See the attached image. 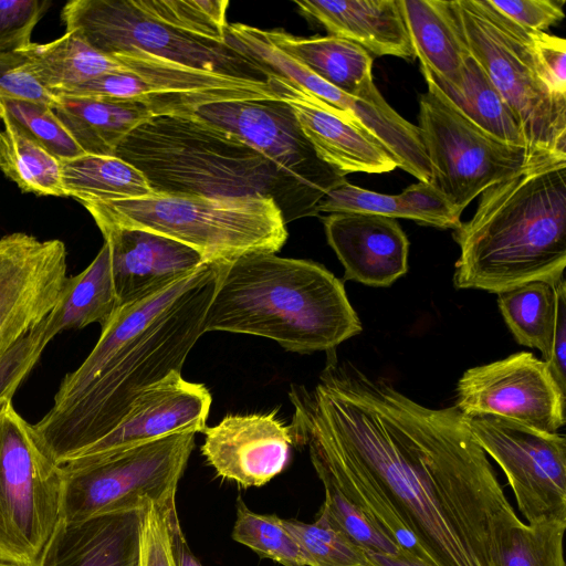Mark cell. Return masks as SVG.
<instances>
[{
  "instance_id": "6da1fadb",
  "label": "cell",
  "mask_w": 566,
  "mask_h": 566,
  "mask_svg": "<svg viewBox=\"0 0 566 566\" xmlns=\"http://www.w3.org/2000/svg\"><path fill=\"white\" fill-rule=\"evenodd\" d=\"M294 444L406 555L426 566H504L524 522L455 407L432 409L334 350L292 385Z\"/></svg>"
},
{
  "instance_id": "7a4b0ae2",
  "label": "cell",
  "mask_w": 566,
  "mask_h": 566,
  "mask_svg": "<svg viewBox=\"0 0 566 566\" xmlns=\"http://www.w3.org/2000/svg\"><path fill=\"white\" fill-rule=\"evenodd\" d=\"M219 264L195 271L118 306L84 359L69 373L33 430L46 454L62 464L114 430L133 402L171 371H181L202 333Z\"/></svg>"
},
{
  "instance_id": "3957f363",
  "label": "cell",
  "mask_w": 566,
  "mask_h": 566,
  "mask_svg": "<svg viewBox=\"0 0 566 566\" xmlns=\"http://www.w3.org/2000/svg\"><path fill=\"white\" fill-rule=\"evenodd\" d=\"M454 230L453 284L499 294L531 282L554 286L566 266V159L527 166L480 195Z\"/></svg>"
},
{
  "instance_id": "277c9868",
  "label": "cell",
  "mask_w": 566,
  "mask_h": 566,
  "mask_svg": "<svg viewBox=\"0 0 566 566\" xmlns=\"http://www.w3.org/2000/svg\"><path fill=\"white\" fill-rule=\"evenodd\" d=\"M344 283L323 264L253 253L219 264L202 333L265 337L298 354L329 352L360 334Z\"/></svg>"
},
{
  "instance_id": "5b68a950",
  "label": "cell",
  "mask_w": 566,
  "mask_h": 566,
  "mask_svg": "<svg viewBox=\"0 0 566 566\" xmlns=\"http://www.w3.org/2000/svg\"><path fill=\"white\" fill-rule=\"evenodd\" d=\"M139 170L156 195L272 199L284 222L305 218L275 166L239 136L189 113L155 115L115 155Z\"/></svg>"
},
{
  "instance_id": "8992f818",
  "label": "cell",
  "mask_w": 566,
  "mask_h": 566,
  "mask_svg": "<svg viewBox=\"0 0 566 566\" xmlns=\"http://www.w3.org/2000/svg\"><path fill=\"white\" fill-rule=\"evenodd\" d=\"M227 0H73L66 31L104 55L143 51L189 67L266 82L265 71L226 41Z\"/></svg>"
},
{
  "instance_id": "52a82bcc",
  "label": "cell",
  "mask_w": 566,
  "mask_h": 566,
  "mask_svg": "<svg viewBox=\"0 0 566 566\" xmlns=\"http://www.w3.org/2000/svg\"><path fill=\"white\" fill-rule=\"evenodd\" d=\"M99 230L138 229L179 241L205 262L226 264L253 253H276L289 232L266 197L208 198L150 195L86 203Z\"/></svg>"
},
{
  "instance_id": "ba28073f",
  "label": "cell",
  "mask_w": 566,
  "mask_h": 566,
  "mask_svg": "<svg viewBox=\"0 0 566 566\" xmlns=\"http://www.w3.org/2000/svg\"><path fill=\"white\" fill-rule=\"evenodd\" d=\"M449 3L470 55L509 104L530 151L543 159H566V96L543 71L531 32L490 0Z\"/></svg>"
},
{
  "instance_id": "9c48e42d",
  "label": "cell",
  "mask_w": 566,
  "mask_h": 566,
  "mask_svg": "<svg viewBox=\"0 0 566 566\" xmlns=\"http://www.w3.org/2000/svg\"><path fill=\"white\" fill-rule=\"evenodd\" d=\"M197 432H175L124 450L73 458L60 464L61 520L83 522L104 514L143 507L148 500H176Z\"/></svg>"
},
{
  "instance_id": "30bf717a",
  "label": "cell",
  "mask_w": 566,
  "mask_h": 566,
  "mask_svg": "<svg viewBox=\"0 0 566 566\" xmlns=\"http://www.w3.org/2000/svg\"><path fill=\"white\" fill-rule=\"evenodd\" d=\"M60 467L12 400L0 406V558L38 566L61 522Z\"/></svg>"
},
{
  "instance_id": "8fae6325",
  "label": "cell",
  "mask_w": 566,
  "mask_h": 566,
  "mask_svg": "<svg viewBox=\"0 0 566 566\" xmlns=\"http://www.w3.org/2000/svg\"><path fill=\"white\" fill-rule=\"evenodd\" d=\"M423 77L427 91L419 98L418 128L431 167L430 184L459 216L492 185L546 160L480 128Z\"/></svg>"
},
{
  "instance_id": "7c38bea8",
  "label": "cell",
  "mask_w": 566,
  "mask_h": 566,
  "mask_svg": "<svg viewBox=\"0 0 566 566\" xmlns=\"http://www.w3.org/2000/svg\"><path fill=\"white\" fill-rule=\"evenodd\" d=\"M113 59L127 71L97 76L55 96L136 101L154 116L186 113L224 101L277 98L266 82L198 70L143 51Z\"/></svg>"
},
{
  "instance_id": "4fadbf2b",
  "label": "cell",
  "mask_w": 566,
  "mask_h": 566,
  "mask_svg": "<svg viewBox=\"0 0 566 566\" xmlns=\"http://www.w3.org/2000/svg\"><path fill=\"white\" fill-rule=\"evenodd\" d=\"M186 113L239 136L261 153L275 166L305 217L317 216L321 200L345 180L318 158L292 108L279 98L224 101Z\"/></svg>"
},
{
  "instance_id": "5bb4252c",
  "label": "cell",
  "mask_w": 566,
  "mask_h": 566,
  "mask_svg": "<svg viewBox=\"0 0 566 566\" xmlns=\"http://www.w3.org/2000/svg\"><path fill=\"white\" fill-rule=\"evenodd\" d=\"M483 451L504 472L527 523L566 520V439L488 415L467 417Z\"/></svg>"
},
{
  "instance_id": "9a60e30c",
  "label": "cell",
  "mask_w": 566,
  "mask_h": 566,
  "mask_svg": "<svg viewBox=\"0 0 566 566\" xmlns=\"http://www.w3.org/2000/svg\"><path fill=\"white\" fill-rule=\"evenodd\" d=\"M455 391L454 406L465 417L495 416L546 433L565 424L566 392L530 352L468 369Z\"/></svg>"
},
{
  "instance_id": "2e32d148",
  "label": "cell",
  "mask_w": 566,
  "mask_h": 566,
  "mask_svg": "<svg viewBox=\"0 0 566 566\" xmlns=\"http://www.w3.org/2000/svg\"><path fill=\"white\" fill-rule=\"evenodd\" d=\"M66 277L61 240L0 239V358L53 310Z\"/></svg>"
},
{
  "instance_id": "e0dca14e",
  "label": "cell",
  "mask_w": 566,
  "mask_h": 566,
  "mask_svg": "<svg viewBox=\"0 0 566 566\" xmlns=\"http://www.w3.org/2000/svg\"><path fill=\"white\" fill-rule=\"evenodd\" d=\"M277 411L227 415L203 430L201 453L222 479L262 486L289 463L294 438Z\"/></svg>"
},
{
  "instance_id": "ac0fdd59",
  "label": "cell",
  "mask_w": 566,
  "mask_h": 566,
  "mask_svg": "<svg viewBox=\"0 0 566 566\" xmlns=\"http://www.w3.org/2000/svg\"><path fill=\"white\" fill-rule=\"evenodd\" d=\"M266 83L292 108L318 158L342 175L382 174L398 167L386 148L345 114L274 73H266Z\"/></svg>"
},
{
  "instance_id": "d6986e66",
  "label": "cell",
  "mask_w": 566,
  "mask_h": 566,
  "mask_svg": "<svg viewBox=\"0 0 566 566\" xmlns=\"http://www.w3.org/2000/svg\"><path fill=\"white\" fill-rule=\"evenodd\" d=\"M211 401L203 384L171 371L137 397L114 430L74 458L111 453L186 430L203 432Z\"/></svg>"
},
{
  "instance_id": "ffe728a7",
  "label": "cell",
  "mask_w": 566,
  "mask_h": 566,
  "mask_svg": "<svg viewBox=\"0 0 566 566\" xmlns=\"http://www.w3.org/2000/svg\"><path fill=\"white\" fill-rule=\"evenodd\" d=\"M322 220L345 280L385 287L408 272L409 240L396 219L338 212Z\"/></svg>"
},
{
  "instance_id": "44dd1931",
  "label": "cell",
  "mask_w": 566,
  "mask_h": 566,
  "mask_svg": "<svg viewBox=\"0 0 566 566\" xmlns=\"http://www.w3.org/2000/svg\"><path fill=\"white\" fill-rule=\"evenodd\" d=\"M119 306L151 294L206 263L195 249L154 232L105 228Z\"/></svg>"
},
{
  "instance_id": "7402d4cb",
  "label": "cell",
  "mask_w": 566,
  "mask_h": 566,
  "mask_svg": "<svg viewBox=\"0 0 566 566\" xmlns=\"http://www.w3.org/2000/svg\"><path fill=\"white\" fill-rule=\"evenodd\" d=\"M144 506L77 523L61 520L38 566H137Z\"/></svg>"
},
{
  "instance_id": "603a6c76",
  "label": "cell",
  "mask_w": 566,
  "mask_h": 566,
  "mask_svg": "<svg viewBox=\"0 0 566 566\" xmlns=\"http://www.w3.org/2000/svg\"><path fill=\"white\" fill-rule=\"evenodd\" d=\"M295 4L329 35L354 42L369 54L416 59L399 0H304Z\"/></svg>"
},
{
  "instance_id": "cb8c5ba5",
  "label": "cell",
  "mask_w": 566,
  "mask_h": 566,
  "mask_svg": "<svg viewBox=\"0 0 566 566\" xmlns=\"http://www.w3.org/2000/svg\"><path fill=\"white\" fill-rule=\"evenodd\" d=\"M420 69L451 90L461 83L469 51L447 0H399Z\"/></svg>"
},
{
  "instance_id": "d4e9b609",
  "label": "cell",
  "mask_w": 566,
  "mask_h": 566,
  "mask_svg": "<svg viewBox=\"0 0 566 566\" xmlns=\"http://www.w3.org/2000/svg\"><path fill=\"white\" fill-rule=\"evenodd\" d=\"M354 212L403 218L441 229H458L460 217L444 196L429 182L418 181L399 195L360 188L346 179L329 190L317 213Z\"/></svg>"
},
{
  "instance_id": "484cf974",
  "label": "cell",
  "mask_w": 566,
  "mask_h": 566,
  "mask_svg": "<svg viewBox=\"0 0 566 566\" xmlns=\"http://www.w3.org/2000/svg\"><path fill=\"white\" fill-rule=\"evenodd\" d=\"M266 39L318 77L353 96L379 91L373 80V57L348 40L327 36H297L283 30H263Z\"/></svg>"
},
{
  "instance_id": "4316f807",
  "label": "cell",
  "mask_w": 566,
  "mask_h": 566,
  "mask_svg": "<svg viewBox=\"0 0 566 566\" xmlns=\"http://www.w3.org/2000/svg\"><path fill=\"white\" fill-rule=\"evenodd\" d=\"M55 97L53 112L84 154L114 156L122 139L154 116L136 101Z\"/></svg>"
},
{
  "instance_id": "83f0119b",
  "label": "cell",
  "mask_w": 566,
  "mask_h": 566,
  "mask_svg": "<svg viewBox=\"0 0 566 566\" xmlns=\"http://www.w3.org/2000/svg\"><path fill=\"white\" fill-rule=\"evenodd\" d=\"M108 244L99 249L94 260L78 274L67 276L53 310L44 317L53 339L67 329H81L90 324L105 325L118 308Z\"/></svg>"
},
{
  "instance_id": "f1b7e54d",
  "label": "cell",
  "mask_w": 566,
  "mask_h": 566,
  "mask_svg": "<svg viewBox=\"0 0 566 566\" xmlns=\"http://www.w3.org/2000/svg\"><path fill=\"white\" fill-rule=\"evenodd\" d=\"M23 51L40 83L53 95L104 74L127 71L69 31L49 43H31Z\"/></svg>"
},
{
  "instance_id": "f546056e",
  "label": "cell",
  "mask_w": 566,
  "mask_h": 566,
  "mask_svg": "<svg viewBox=\"0 0 566 566\" xmlns=\"http://www.w3.org/2000/svg\"><path fill=\"white\" fill-rule=\"evenodd\" d=\"M67 197L82 205L154 195L143 174L116 156L82 154L61 160Z\"/></svg>"
},
{
  "instance_id": "4dcf8cb0",
  "label": "cell",
  "mask_w": 566,
  "mask_h": 566,
  "mask_svg": "<svg viewBox=\"0 0 566 566\" xmlns=\"http://www.w3.org/2000/svg\"><path fill=\"white\" fill-rule=\"evenodd\" d=\"M421 72L429 76L440 91L480 128L504 144L526 148L530 151L509 104L470 53L464 60L462 80L457 90L436 82L426 71L421 70Z\"/></svg>"
},
{
  "instance_id": "1f68e13d",
  "label": "cell",
  "mask_w": 566,
  "mask_h": 566,
  "mask_svg": "<svg viewBox=\"0 0 566 566\" xmlns=\"http://www.w3.org/2000/svg\"><path fill=\"white\" fill-rule=\"evenodd\" d=\"M0 169L24 191L36 196L67 197L61 160L7 117H0Z\"/></svg>"
},
{
  "instance_id": "d6a6232c",
  "label": "cell",
  "mask_w": 566,
  "mask_h": 566,
  "mask_svg": "<svg viewBox=\"0 0 566 566\" xmlns=\"http://www.w3.org/2000/svg\"><path fill=\"white\" fill-rule=\"evenodd\" d=\"M496 295L500 312L516 342L538 349L547 361L556 316L555 287L531 282Z\"/></svg>"
},
{
  "instance_id": "836d02e7",
  "label": "cell",
  "mask_w": 566,
  "mask_h": 566,
  "mask_svg": "<svg viewBox=\"0 0 566 566\" xmlns=\"http://www.w3.org/2000/svg\"><path fill=\"white\" fill-rule=\"evenodd\" d=\"M232 538L260 557L282 566H311L310 560L282 518L251 511L238 499Z\"/></svg>"
},
{
  "instance_id": "e575fe53",
  "label": "cell",
  "mask_w": 566,
  "mask_h": 566,
  "mask_svg": "<svg viewBox=\"0 0 566 566\" xmlns=\"http://www.w3.org/2000/svg\"><path fill=\"white\" fill-rule=\"evenodd\" d=\"M311 566H369L366 551L337 531L319 512L313 523L282 518Z\"/></svg>"
},
{
  "instance_id": "d590c367",
  "label": "cell",
  "mask_w": 566,
  "mask_h": 566,
  "mask_svg": "<svg viewBox=\"0 0 566 566\" xmlns=\"http://www.w3.org/2000/svg\"><path fill=\"white\" fill-rule=\"evenodd\" d=\"M1 116L10 119L60 160L84 154L49 105L0 98Z\"/></svg>"
},
{
  "instance_id": "8d00e7d4",
  "label": "cell",
  "mask_w": 566,
  "mask_h": 566,
  "mask_svg": "<svg viewBox=\"0 0 566 566\" xmlns=\"http://www.w3.org/2000/svg\"><path fill=\"white\" fill-rule=\"evenodd\" d=\"M566 520L523 523L511 535L504 566H565L563 537Z\"/></svg>"
},
{
  "instance_id": "74e56055",
  "label": "cell",
  "mask_w": 566,
  "mask_h": 566,
  "mask_svg": "<svg viewBox=\"0 0 566 566\" xmlns=\"http://www.w3.org/2000/svg\"><path fill=\"white\" fill-rule=\"evenodd\" d=\"M322 484L325 500L319 512L337 531L366 552L408 556L337 489L328 482H322Z\"/></svg>"
},
{
  "instance_id": "f35d334b",
  "label": "cell",
  "mask_w": 566,
  "mask_h": 566,
  "mask_svg": "<svg viewBox=\"0 0 566 566\" xmlns=\"http://www.w3.org/2000/svg\"><path fill=\"white\" fill-rule=\"evenodd\" d=\"M51 340L43 318L3 354L0 358V406L12 400L19 385L35 366Z\"/></svg>"
},
{
  "instance_id": "ab89813d",
  "label": "cell",
  "mask_w": 566,
  "mask_h": 566,
  "mask_svg": "<svg viewBox=\"0 0 566 566\" xmlns=\"http://www.w3.org/2000/svg\"><path fill=\"white\" fill-rule=\"evenodd\" d=\"M0 98L53 106L55 96L35 76L25 52H0Z\"/></svg>"
},
{
  "instance_id": "60d3db41",
  "label": "cell",
  "mask_w": 566,
  "mask_h": 566,
  "mask_svg": "<svg viewBox=\"0 0 566 566\" xmlns=\"http://www.w3.org/2000/svg\"><path fill=\"white\" fill-rule=\"evenodd\" d=\"M49 6L43 0H0V52L28 48L31 33Z\"/></svg>"
},
{
  "instance_id": "b9f144b4",
  "label": "cell",
  "mask_w": 566,
  "mask_h": 566,
  "mask_svg": "<svg viewBox=\"0 0 566 566\" xmlns=\"http://www.w3.org/2000/svg\"><path fill=\"white\" fill-rule=\"evenodd\" d=\"M168 504L148 500L144 506L137 566H176L167 521Z\"/></svg>"
},
{
  "instance_id": "7bdbcfd3",
  "label": "cell",
  "mask_w": 566,
  "mask_h": 566,
  "mask_svg": "<svg viewBox=\"0 0 566 566\" xmlns=\"http://www.w3.org/2000/svg\"><path fill=\"white\" fill-rule=\"evenodd\" d=\"M492 6L527 31L545 32L564 18V0H490Z\"/></svg>"
},
{
  "instance_id": "ee69618b",
  "label": "cell",
  "mask_w": 566,
  "mask_h": 566,
  "mask_svg": "<svg viewBox=\"0 0 566 566\" xmlns=\"http://www.w3.org/2000/svg\"><path fill=\"white\" fill-rule=\"evenodd\" d=\"M530 32L543 71L554 90L566 96V41L545 32Z\"/></svg>"
},
{
  "instance_id": "f6af8a7d",
  "label": "cell",
  "mask_w": 566,
  "mask_h": 566,
  "mask_svg": "<svg viewBox=\"0 0 566 566\" xmlns=\"http://www.w3.org/2000/svg\"><path fill=\"white\" fill-rule=\"evenodd\" d=\"M556 316L549 358L546 361L549 371L566 392V282L560 279L555 285Z\"/></svg>"
},
{
  "instance_id": "bcb514c9",
  "label": "cell",
  "mask_w": 566,
  "mask_h": 566,
  "mask_svg": "<svg viewBox=\"0 0 566 566\" xmlns=\"http://www.w3.org/2000/svg\"><path fill=\"white\" fill-rule=\"evenodd\" d=\"M167 521L170 535L171 552L176 566H202L195 556L182 532L177 514L176 501L167 505Z\"/></svg>"
},
{
  "instance_id": "7dc6e473",
  "label": "cell",
  "mask_w": 566,
  "mask_h": 566,
  "mask_svg": "<svg viewBox=\"0 0 566 566\" xmlns=\"http://www.w3.org/2000/svg\"><path fill=\"white\" fill-rule=\"evenodd\" d=\"M366 553L369 566H426L417 558L410 556Z\"/></svg>"
},
{
  "instance_id": "c3c4849f",
  "label": "cell",
  "mask_w": 566,
  "mask_h": 566,
  "mask_svg": "<svg viewBox=\"0 0 566 566\" xmlns=\"http://www.w3.org/2000/svg\"><path fill=\"white\" fill-rule=\"evenodd\" d=\"M0 566H31V565L19 564V563H14V562H10V560L0 558Z\"/></svg>"
}]
</instances>
